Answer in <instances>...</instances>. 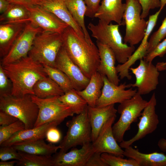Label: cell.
<instances>
[{"instance_id":"cell-1","label":"cell","mask_w":166,"mask_h":166,"mask_svg":"<svg viewBox=\"0 0 166 166\" xmlns=\"http://www.w3.org/2000/svg\"><path fill=\"white\" fill-rule=\"evenodd\" d=\"M2 65L11 82V95L14 96L34 95L33 88L35 84L47 76L43 65L28 55L14 62Z\"/></svg>"},{"instance_id":"cell-2","label":"cell","mask_w":166,"mask_h":166,"mask_svg":"<svg viewBox=\"0 0 166 166\" xmlns=\"http://www.w3.org/2000/svg\"><path fill=\"white\" fill-rule=\"evenodd\" d=\"M62 46L70 59L89 78L97 72L100 62L98 47L79 36L68 26L61 34Z\"/></svg>"},{"instance_id":"cell-3","label":"cell","mask_w":166,"mask_h":166,"mask_svg":"<svg viewBox=\"0 0 166 166\" xmlns=\"http://www.w3.org/2000/svg\"><path fill=\"white\" fill-rule=\"evenodd\" d=\"M120 26L111 22L108 24L99 20L96 24L90 22L88 28L91 32V36L109 47L114 52L117 62L122 64L132 55L135 51V47L123 42L119 30Z\"/></svg>"},{"instance_id":"cell-4","label":"cell","mask_w":166,"mask_h":166,"mask_svg":"<svg viewBox=\"0 0 166 166\" xmlns=\"http://www.w3.org/2000/svg\"><path fill=\"white\" fill-rule=\"evenodd\" d=\"M31 95L16 97L11 94L0 96V110L16 117L25 125V129L34 128L39 109Z\"/></svg>"},{"instance_id":"cell-5","label":"cell","mask_w":166,"mask_h":166,"mask_svg":"<svg viewBox=\"0 0 166 166\" xmlns=\"http://www.w3.org/2000/svg\"><path fill=\"white\" fill-rule=\"evenodd\" d=\"M62 45L61 34L42 30L36 36L28 55L42 65L55 67L56 57Z\"/></svg>"},{"instance_id":"cell-6","label":"cell","mask_w":166,"mask_h":166,"mask_svg":"<svg viewBox=\"0 0 166 166\" xmlns=\"http://www.w3.org/2000/svg\"><path fill=\"white\" fill-rule=\"evenodd\" d=\"M68 128L65 136L60 141V150L66 152L71 148L92 142L91 128L87 106L81 113L73 116L66 124Z\"/></svg>"},{"instance_id":"cell-7","label":"cell","mask_w":166,"mask_h":166,"mask_svg":"<svg viewBox=\"0 0 166 166\" xmlns=\"http://www.w3.org/2000/svg\"><path fill=\"white\" fill-rule=\"evenodd\" d=\"M148 102L137 92L131 98L120 104L117 111L120 117L112 127L114 136L117 142L121 143L124 140L125 132L130 129L131 124L140 116Z\"/></svg>"},{"instance_id":"cell-8","label":"cell","mask_w":166,"mask_h":166,"mask_svg":"<svg viewBox=\"0 0 166 166\" xmlns=\"http://www.w3.org/2000/svg\"><path fill=\"white\" fill-rule=\"evenodd\" d=\"M123 21L125 25L124 42L134 46L141 42L145 34L148 21L140 17L142 7L138 0H125Z\"/></svg>"},{"instance_id":"cell-9","label":"cell","mask_w":166,"mask_h":166,"mask_svg":"<svg viewBox=\"0 0 166 166\" xmlns=\"http://www.w3.org/2000/svg\"><path fill=\"white\" fill-rule=\"evenodd\" d=\"M31 96L33 101L39 109L38 118L34 127L52 122H56L59 124L66 118L72 117L74 114L70 107L59 100V96L41 98L34 95Z\"/></svg>"},{"instance_id":"cell-10","label":"cell","mask_w":166,"mask_h":166,"mask_svg":"<svg viewBox=\"0 0 166 166\" xmlns=\"http://www.w3.org/2000/svg\"><path fill=\"white\" fill-rule=\"evenodd\" d=\"M42 30L31 22H27L7 53L2 57L1 65L14 62L27 56L36 36Z\"/></svg>"},{"instance_id":"cell-11","label":"cell","mask_w":166,"mask_h":166,"mask_svg":"<svg viewBox=\"0 0 166 166\" xmlns=\"http://www.w3.org/2000/svg\"><path fill=\"white\" fill-rule=\"evenodd\" d=\"M129 70L135 77L136 81L131 87H137V93L142 95L148 94L155 90L159 83V70L152 62L140 60L139 64Z\"/></svg>"},{"instance_id":"cell-12","label":"cell","mask_w":166,"mask_h":166,"mask_svg":"<svg viewBox=\"0 0 166 166\" xmlns=\"http://www.w3.org/2000/svg\"><path fill=\"white\" fill-rule=\"evenodd\" d=\"M156 100L154 93L141 113L137 124L138 130L136 134L130 140H124L120 143V146L121 148H125L131 146L134 142L156 130L159 123L158 117L156 112Z\"/></svg>"},{"instance_id":"cell-13","label":"cell","mask_w":166,"mask_h":166,"mask_svg":"<svg viewBox=\"0 0 166 166\" xmlns=\"http://www.w3.org/2000/svg\"><path fill=\"white\" fill-rule=\"evenodd\" d=\"M104 85L101 96L97 100L96 106L101 107L116 103H122L131 98L137 92L136 89L132 88L131 84L126 82L119 85H116L109 81L106 76H103Z\"/></svg>"},{"instance_id":"cell-14","label":"cell","mask_w":166,"mask_h":166,"mask_svg":"<svg viewBox=\"0 0 166 166\" xmlns=\"http://www.w3.org/2000/svg\"><path fill=\"white\" fill-rule=\"evenodd\" d=\"M116 115L111 117L101 128L95 140L92 143L94 152L107 153L123 157L124 150L119 145L113 135V125Z\"/></svg>"},{"instance_id":"cell-15","label":"cell","mask_w":166,"mask_h":166,"mask_svg":"<svg viewBox=\"0 0 166 166\" xmlns=\"http://www.w3.org/2000/svg\"><path fill=\"white\" fill-rule=\"evenodd\" d=\"M55 67L67 75L77 91L83 89L89 81L90 79L85 75L80 68L70 59L63 46L57 57Z\"/></svg>"},{"instance_id":"cell-16","label":"cell","mask_w":166,"mask_h":166,"mask_svg":"<svg viewBox=\"0 0 166 166\" xmlns=\"http://www.w3.org/2000/svg\"><path fill=\"white\" fill-rule=\"evenodd\" d=\"M26 7L30 13V22L43 30L62 34L69 26L53 14L39 6Z\"/></svg>"},{"instance_id":"cell-17","label":"cell","mask_w":166,"mask_h":166,"mask_svg":"<svg viewBox=\"0 0 166 166\" xmlns=\"http://www.w3.org/2000/svg\"><path fill=\"white\" fill-rule=\"evenodd\" d=\"M93 153L91 142L84 144L80 149L73 148L68 152L60 150L52 156L54 166H86Z\"/></svg>"},{"instance_id":"cell-18","label":"cell","mask_w":166,"mask_h":166,"mask_svg":"<svg viewBox=\"0 0 166 166\" xmlns=\"http://www.w3.org/2000/svg\"><path fill=\"white\" fill-rule=\"evenodd\" d=\"M100 57L97 71L102 76H106L108 80L116 85H119L120 80L116 66L117 60L113 51L108 46L96 41Z\"/></svg>"},{"instance_id":"cell-19","label":"cell","mask_w":166,"mask_h":166,"mask_svg":"<svg viewBox=\"0 0 166 166\" xmlns=\"http://www.w3.org/2000/svg\"><path fill=\"white\" fill-rule=\"evenodd\" d=\"M38 6L53 14L72 28L79 36L85 39L82 29L69 11L65 0H40Z\"/></svg>"},{"instance_id":"cell-20","label":"cell","mask_w":166,"mask_h":166,"mask_svg":"<svg viewBox=\"0 0 166 166\" xmlns=\"http://www.w3.org/2000/svg\"><path fill=\"white\" fill-rule=\"evenodd\" d=\"M125 7L122 0H102L94 17L108 24L113 21L124 25L123 19Z\"/></svg>"},{"instance_id":"cell-21","label":"cell","mask_w":166,"mask_h":166,"mask_svg":"<svg viewBox=\"0 0 166 166\" xmlns=\"http://www.w3.org/2000/svg\"><path fill=\"white\" fill-rule=\"evenodd\" d=\"M87 112L92 131V142L98 136L103 126L111 117L116 115L114 104L98 107L88 105Z\"/></svg>"},{"instance_id":"cell-22","label":"cell","mask_w":166,"mask_h":166,"mask_svg":"<svg viewBox=\"0 0 166 166\" xmlns=\"http://www.w3.org/2000/svg\"><path fill=\"white\" fill-rule=\"evenodd\" d=\"M58 125L56 122H52L39 127L20 131L3 142L0 145V146H12L19 142L44 139L45 138L47 131L50 128L57 127Z\"/></svg>"},{"instance_id":"cell-23","label":"cell","mask_w":166,"mask_h":166,"mask_svg":"<svg viewBox=\"0 0 166 166\" xmlns=\"http://www.w3.org/2000/svg\"><path fill=\"white\" fill-rule=\"evenodd\" d=\"M26 23L0 24L1 57H3L7 53L14 43L22 32Z\"/></svg>"},{"instance_id":"cell-24","label":"cell","mask_w":166,"mask_h":166,"mask_svg":"<svg viewBox=\"0 0 166 166\" xmlns=\"http://www.w3.org/2000/svg\"><path fill=\"white\" fill-rule=\"evenodd\" d=\"M124 156L133 159L140 166H166V155L163 153H144L131 146L124 148Z\"/></svg>"},{"instance_id":"cell-25","label":"cell","mask_w":166,"mask_h":166,"mask_svg":"<svg viewBox=\"0 0 166 166\" xmlns=\"http://www.w3.org/2000/svg\"><path fill=\"white\" fill-rule=\"evenodd\" d=\"M12 146L18 151L27 153L51 156L60 149L59 145L46 143L43 139H39L17 143Z\"/></svg>"},{"instance_id":"cell-26","label":"cell","mask_w":166,"mask_h":166,"mask_svg":"<svg viewBox=\"0 0 166 166\" xmlns=\"http://www.w3.org/2000/svg\"><path fill=\"white\" fill-rule=\"evenodd\" d=\"M104 85L103 76L97 71L90 78L87 85L83 89L77 91L78 94L87 102L88 105L95 107L101 95Z\"/></svg>"},{"instance_id":"cell-27","label":"cell","mask_w":166,"mask_h":166,"mask_svg":"<svg viewBox=\"0 0 166 166\" xmlns=\"http://www.w3.org/2000/svg\"><path fill=\"white\" fill-rule=\"evenodd\" d=\"M29 10L25 6L10 3L7 9L0 16V24L26 23L30 22Z\"/></svg>"},{"instance_id":"cell-28","label":"cell","mask_w":166,"mask_h":166,"mask_svg":"<svg viewBox=\"0 0 166 166\" xmlns=\"http://www.w3.org/2000/svg\"><path fill=\"white\" fill-rule=\"evenodd\" d=\"M66 6L74 19L82 29L86 40L89 43H94L85 26L84 17L87 9L84 0H65Z\"/></svg>"},{"instance_id":"cell-29","label":"cell","mask_w":166,"mask_h":166,"mask_svg":"<svg viewBox=\"0 0 166 166\" xmlns=\"http://www.w3.org/2000/svg\"><path fill=\"white\" fill-rule=\"evenodd\" d=\"M33 90L34 95L41 98L60 96L65 93L61 88L48 76L38 81Z\"/></svg>"},{"instance_id":"cell-30","label":"cell","mask_w":166,"mask_h":166,"mask_svg":"<svg viewBox=\"0 0 166 166\" xmlns=\"http://www.w3.org/2000/svg\"><path fill=\"white\" fill-rule=\"evenodd\" d=\"M59 100L71 108L74 114H79L84 111L88 106L86 101L73 89L59 97Z\"/></svg>"},{"instance_id":"cell-31","label":"cell","mask_w":166,"mask_h":166,"mask_svg":"<svg viewBox=\"0 0 166 166\" xmlns=\"http://www.w3.org/2000/svg\"><path fill=\"white\" fill-rule=\"evenodd\" d=\"M162 9H160L154 14L149 16L148 26L145 35L139 46L132 54L135 59L140 60L143 59L147 54L149 36L156 26L160 13Z\"/></svg>"},{"instance_id":"cell-32","label":"cell","mask_w":166,"mask_h":166,"mask_svg":"<svg viewBox=\"0 0 166 166\" xmlns=\"http://www.w3.org/2000/svg\"><path fill=\"white\" fill-rule=\"evenodd\" d=\"M21 159L18 161L16 166H54L53 156L27 153L18 151Z\"/></svg>"},{"instance_id":"cell-33","label":"cell","mask_w":166,"mask_h":166,"mask_svg":"<svg viewBox=\"0 0 166 166\" xmlns=\"http://www.w3.org/2000/svg\"><path fill=\"white\" fill-rule=\"evenodd\" d=\"M44 71L47 76L55 82L65 93L74 89L69 77L59 69L45 65H43Z\"/></svg>"},{"instance_id":"cell-34","label":"cell","mask_w":166,"mask_h":166,"mask_svg":"<svg viewBox=\"0 0 166 166\" xmlns=\"http://www.w3.org/2000/svg\"><path fill=\"white\" fill-rule=\"evenodd\" d=\"M24 123L18 120L14 123L0 126V145L18 131L25 129Z\"/></svg>"},{"instance_id":"cell-35","label":"cell","mask_w":166,"mask_h":166,"mask_svg":"<svg viewBox=\"0 0 166 166\" xmlns=\"http://www.w3.org/2000/svg\"><path fill=\"white\" fill-rule=\"evenodd\" d=\"M101 156L108 166H140L133 159H124L123 157L107 153H102Z\"/></svg>"},{"instance_id":"cell-36","label":"cell","mask_w":166,"mask_h":166,"mask_svg":"<svg viewBox=\"0 0 166 166\" xmlns=\"http://www.w3.org/2000/svg\"><path fill=\"white\" fill-rule=\"evenodd\" d=\"M165 37L166 16L163 21L162 24L158 29L151 36L148 41L147 54L152 51L161 41Z\"/></svg>"},{"instance_id":"cell-37","label":"cell","mask_w":166,"mask_h":166,"mask_svg":"<svg viewBox=\"0 0 166 166\" xmlns=\"http://www.w3.org/2000/svg\"><path fill=\"white\" fill-rule=\"evenodd\" d=\"M21 157L18 151L12 146H1L0 159L2 161L11 160H20Z\"/></svg>"},{"instance_id":"cell-38","label":"cell","mask_w":166,"mask_h":166,"mask_svg":"<svg viewBox=\"0 0 166 166\" xmlns=\"http://www.w3.org/2000/svg\"><path fill=\"white\" fill-rule=\"evenodd\" d=\"M11 82L1 64L0 65V96L11 94Z\"/></svg>"},{"instance_id":"cell-39","label":"cell","mask_w":166,"mask_h":166,"mask_svg":"<svg viewBox=\"0 0 166 166\" xmlns=\"http://www.w3.org/2000/svg\"><path fill=\"white\" fill-rule=\"evenodd\" d=\"M166 53V38L160 42L150 52L143 58L147 61L152 62L156 57H163Z\"/></svg>"},{"instance_id":"cell-40","label":"cell","mask_w":166,"mask_h":166,"mask_svg":"<svg viewBox=\"0 0 166 166\" xmlns=\"http://www.w3.org/2000/svg\"><path fill=\"white\" fill-rule=\"evenodd\" d=\"M140 4L142 10L140 17L145 18L148 15L150 10L161 6L160 0H138Z\"/></svg>"},{"instance_id":"cell-41","label":"cell","mask_w":166,"mask_h":166,"mask_svg":"<svg viewBox=\"0 0 166 166\" xmlns=\"http://www.w3.org/2000/svg\"><path fill=\"white\" fill-rule=\"evenodd\" d=\"M87 9L85 16L90 18L94 17L100 6L101 0H84Z\"/></svg>"},{"instance_id":"cell-42","label":"cell","mask_w":166,"mask_h":166,"mask_svg":"<svg viewBox=\"0 0 166 166\" xmlns=\"http://www.w3.org/2000/svg\"><path fill=\"white\" fill-rule=\"evenodd\" d=\"M61 137V133L57 127H53L47 131L45 138L49 142L53 144L59 142Z\"/></svg>"},{"instance_id":"cell-43","label":"cell","mask_w":166,"mask_h":166,"mask_svg":"<svg viewBox=\"0 0 166 166\" xmlns=\"http://www.w3.org/2000/svg\"><path fill=\"white\" fill-rule=\"evenodd\" d=\"M99 153L94 152L88 160L86 166H108Z\"/></svg>"},{"instance_id":"cell-44","label":"cell","mask_w":166,"mask_h":166,"mask_svg":"<svg viewBox=\"0 0 166 166\" xmlns=\"http://www.w3.org/2000/svg\"><path fill=\"white\" fill-rule=\"evenodd\" d=\"M18 119L0 110V125H6L14 123Z\"/></svg>"},{"instance_id":"cell-45","label":"cell","mask_w":166,"mask_h":166,"mask_svg":"<svg viewBox=\"0 0 166 166\" xmlns=\"http://www.w3.org/2000/svg\"><path fill=\"white\" fill-rule=\"evenodd\" d=\"M10 3L18 4L26 7L38 5L40 0H7Z\"/></svg>"},{"instance_id":"cell-46","label":"cell","mask_w":166,"mask_h":166,"mask_svg":"<svg viewBox=\"0 0 166 166\" xmlns=\"http://www.w3.org/2000/svg\"><path fill=\"white\" fill-rule=\"evenodd\" d=\"M10 4L7 0H0V13L1 14L7 9Z\"/></svg>"},{"instance_id":"cell-47","label":"cell","mask_w":166,"mask_h":166,"mask_svg":"<svg viewBox=\"0 0 166 166\" xmlns=\"http://www.w3.org/2000/svg\"><path fill=\"white\" fill-rule=\"evenodd\" d=\"M158 145L161 151L166 152V140L164 138L161 139L158 142Z\"/></svg>"},{"instance_id":"cell-48","label":"cell","mask_w":166,"mask_h":166,"mask_svg":"<svg viewBox=\"0 0 166 166\" xmlns=\"http://www.w3.org/2000/svg\"><path fill=\"white\" fill-rule=\"evenodd\" d=\"M18 160H14L8 161H2L0 162V166H13L16 165L18 162Z\"/></svg>"},{"instance_id":"cell-49","label":"cell","mask_w":166,"mask_h":166,"mask_svg":"<svg viewBox=\"0 0 166 166\" xmlns=\"http://www.w3.org/2000/svg\"><path fill=\"white\" fill-rule=\"evenodd\" d=\"M156 66L159 71L165 70L166 71V64H163L160 62L157 63Z\"/></svg>"},{"instance_id":"cell-50","label":"cell","mask_w":166,"mask_h":166,"mask_svg":"<svg viewBox=\"0 0 166 166\" xmlns=\"http://www.w3.org/2000/svg\"><path fill=\"white\" fill-rule=\"evenodd\" d=\"M160 1L161 6L160 8L162 9L166 5V0H160Z\"/></svg>"},{"instance_id":"cell-51","label":"cell","mask_w":166,"mask_h":166,"mask_svg":"<svg viewBox=\"0 0 166 166\" xmlns=\"http://www.w3.org/2000/svg\"><path fill=\"white\" fill-rule=\"evenodd\" d=\"M161 63L162 64H164V65L166 64V61L165 62H161Z\"/></svg>"}]
</instances>
